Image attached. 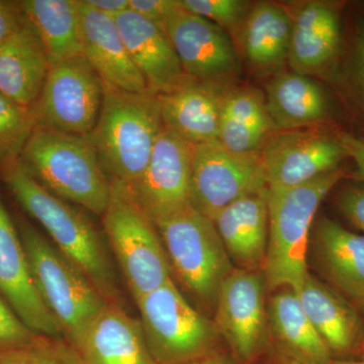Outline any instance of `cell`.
<instances>
[{"mask_svg":"<svg viewBox=\"0 0 364 364\" xmlns=\"http://www.w3.org/2000/svg\"><path fill=\"white\" fill-rule=\"evenodd\" d=\"M0 172L16 200L42 225L60 252L86 275L107 303L124 306L107 244L90 218L46 189L20 159L0 165Z\"/></svg>","mask_w":364,"mask_h":364,"instance_id":"obj_1","label":"cell"},{"mask_svg":"<svg viewBox=\"0 0 364 364\" xmlns=\"http://www.w3.org/2000/svg\"><path fill=\"white\" fill-rule=\"evenodd\" d=\"M163 128L157 95L104 83L102 109L88 136L111 181L131 186L147 166Z\"/></svg>","mask_w":364,"mask_h":364,"instance_id":"obj_2","label":"cell"},{"mask_svg":"<svg viewBox=\"0 0 364 364\" xmlns=\"http://www.w3.org/2000/svg\"><path fill=\"white\" fill-rule=\"evenodd\" d=\"M345 172L342 167L294 188H267L268 246L263 274L269 291L303 286L309 235L321 203Z\"/></svg>","mask_w":364,"mask_h":364,"instance_id":"obj_3","label":"cell"},{"mask_svg":"<svg viewBox=\"0 0 364 364\" xmlns=\"http://www.w3.org/2000/svg\"><path fill=\"white\" fill-rule=\"evenodd\" d=\"M20 160L53 195L100 217L104 215L112 181L88 135L36 128Z\"/></svg>","mask_w":364,"mask_h":364,"instance_id":"obj_4","label":"cell"},{"mask_svg":"<svg viewBox=\"0 0 364 364\" xmlns=\"http://www.w3.org/2000/svg\"><path fill=\"white\" fill-rule=\"evenodd\" d=\"M18 233L28 256L36 289L56 318L64 338L77 347L83 335L107 301L97 287L26 221Z\"/></svg>","mask_w":364,"mask_h":364,"instance_id":"obj_5","label":"cell"},{"mask_svg":"<svg viewBox=\"0 0 364 364\" xmlns=\"http://www.w3.org/2000/svg\"><path fill=\"white\" fill-rule=\"evenodd\" d=\"M102 218L107 244L135 301L171 279V267L156 225L126 184L112 181L109 202Z\"/></svg>","mask_w":364,"mask_h":364,"instance_id":"obj_6","label":"cell"},{"mask_svg":"<svg viewBox=\"0 0 364 364\" xmlns=\"http://www.w3.org/2000/svg\"><path fill=\"white\" fill-rule=\"evenodd\" d=\"M155 225L172 272L200 303L215 310L223 282L235 267L214 222L191 205Z\"/></svg>","mask_w":364,"mask_h":364,"instance_id":"obj_7","label":"cell"},{"mask_svg":"<svg viewBox=\"0 0 364 364\" xmlns=\"http://www.w3.org/2000/svg\"><path fill=\"white\" fill-rule=\"evenodd\" d=\"M146 341L159 364H193L220 353L214 322L196 311L173 280L136 299Z\"/></svg>","mask_w":364,"mask_h":364,"instance_id":"obj_8","label":"cell"},{"mask_svg":"<svg viewBox=\"0 0 364 364\" xmlns=\"http://www.w3.org/2000/svg\"><path fill=\"white\" fill-rule=\"evenodd\" d=\"M104 82L82 54L50 67L39 97L31 107L36 128L90 135L100 116Z\"/></svg>","mask_w":364,"mask_h":364,"instance_id":"obj_9","label":"cell"},{"mask_svg":"<svg viewBox=\"0 0 364 364\" xmlns=\"http://www.w3.org/2000/svg\"><path fill=\"white\" fill-rule=\"evenodd\" d=\"M267 188L261 152L238 154L219 140L193 146L191 205L212 221L232 203Z\"/></svg>","mask_w":364,"mask_h":364,"instance_id":"obj_10","label":"cell"},{"mask_svg":"<svg viewBox=\"0 0 364 364\" xmlns=\"http://www.w3.org/2000/svg\"><path fill=\"white\" fill-rule=\"evenodd\" d=\"M267 282L261 270L238 269L223 282L215 308V325L237 364H254L267 346Z\"/></svg>","mask_w":364,"mask_h":364,"instance_id":"obj_11","label":"cell"},{"mask_svg":"<svg viewBox=\"0 0 364 364\" xmlns=\"http://www.w3.org/2000/svg\"><path fill=\"white\" fill-rule=\"evenodd\" d=\"M193 145L163 128L143 173L128 186L153 222L191 207Z\"/></svg>","mask_w":364,"mask_h":364,"instance_id":"obj_12","label":"cell"},{"mask_svg":"<svg viewBox=\"0 0 364 364\" xmlns=\"http://www.w3.org/2000/svg\"><path fill=\"white\" fill-rule=\"evenodd\" d=\"M260 152L267 188L303 186L340 168L348 158L339 136L311 129L282 132Z\"/></svg>","mask_w":364,"mask_h":364,"instance_id":"obj_13","label":"cell"},{"mask_svg":"<svg viewBox=\"0 0 364 364\" xmlns=\"http://www.w3.org/2000/svg\"><path fill=\"white\" fill-rule=\"evenodd\" d=\"M164 30L189 77L227 85L238 75V52L221 26L179 6Z\"/></svg>","mask_w":364,"mask_h":364,"instance_id":"obj_14","label":"cell"},{"mask_svg":"<svg viewBox=\"0 0 364 364\" xmlns=\"http://www.w3.org/2000/svg\"><path fill=\"white\" fill-rule=\"evenodd\" d=\"M0 294L32 331L63 337L33 282L20 233L0 198Z\"/></svg>","mask_w":364,"mask_h":364,"instance_id":"obj_15","label":"cell"},{"mask_svg":"<svg viewBox=\"0 0 364 364\" xmlns=\"http://www.w3.org/2000/svg\"><path fill=\"white\" fill-rule=\"evenodd\" d=\"M227 85L186 76L173 90L157 95L163 126L191 144L219 140Z\"/></svg>","mask_w":364,"mask_h":364,"instance_id":"obj_16","label":"cell"},{"mask_svg":"<svg viewBox=\"0 0 364 364\" xmlns=\"http://www.w3.org/2000/svg\"><path fill=\"white\" fill-rule=\"evenodd\" d=\"M341 42L338 4L318 0L305 2L291 14L287 62L296 73H323L338 58Z\"/></svg>","mask_w":364,"mask_h":364,"instance_id":"obj_17","label":"cell"},{"mask_svg":"<svg viewBox=\"0 0 364 364\" xmlns=\"http://www.w3.org/2000/svg\"><path fill=\"white\" fill-rule=\"evenodd\" d=\"M296 293L333 358H355L363 350L364 326L358 306L311 274Z\"/></svg>","mask_w":364,"mask_h":364,"instance_id":"obj_18","label":"cell"},{"mask_svg":"<svg viewBox=\"0 0 364 364\" xmlns=\"http://www.w3.org/2000/svg\"><path fill=\"white\" fill-rule=\"evenodd\" d=\"M81 54L105 85L129 92L147 90L142 74L127 51L116 21L78 0Z\"/></svg>","mask_w":364,"mask_h":364,"instance_id":"obj_19","label":"cell"},{"mask_svg":"<svg viewBox=\"0 0 364 364\" xmlns=\"http://www.w3.org/2000/svg\"><path fill=\"white\" fill-rule=\"evenodd\" d=\"M114 21L148 90L161 95L173 90L188 76L162 26L131 9L119 14Z\"/></svg>","mask_w":364,"mask_h":364,"instance_id":"obj_20","label":"cell"},{"mask_svg":"<svg viewBox=\"0 0 364 364\" xmlns=\"http://www.w3.org/2000/svg\"><path fill=\"white\" fill-rule=\"evenodd\" d=\"M83 364H159L153 358L142 324L124 306L107 304L77 347Z\"/></svg>","mask_w":364,"mask_h":364,"instance_id":"obj_21","label":"cell"},{"mask_svg":"<svg viewBox=\"0 0 364 364\" xmlns=\"http://www.w3.org/2000/svg\"><path fill=\"white\" fill-rule=\"evenodd\" d=\"M267 188L240 198L215 215L214 224L232 264L262 272L268 246Z\"/></svg>","mask_w":364,"mask_h":364,"instance_id":"obj_22","label":"cell"},{"mask_svg":"<svg viewBox=\"0 0 364 364\" xmlns=\"http://www.w3.org/2000/svg\"><path fill=\"white\" fill-rule=\"evenodd\" d=\"M315 250L330 286L358 308L364 306V235L322 218L316 228Z\"/></svg>","mask_w":364,"mask_h":364,"instance_id":"obj_23","label":"cell"},{"mask_svg":"<svg viewBox=\"0 0 364 364\" xmlns=\"http://www.w3.org/2000/svg\"><path fill=\"white\" fill-rule=\"evenodd\" d=\"M267 321L277 353L284 358L298 364H330L334 360L293 289L275 291L268 301Z\"/></svg>","mask_w":364,"mask_h":364,"instance_id":"obj_24","label":"cell"},{"mask_svg":"<svg viewBox=\"0 0 364 364\" xmlns=\"http://www.w3.org/2000/svg\"><path fill=\"white\" fill-rule=\"evenodd\" d=\"M265 105L275 130L310 128L329 114L330 102L323 86L311 76L280 72L268 82Z\"/></svg>","mask_w":364,"mask_h":364,"instance_id":"obj_25","label":"cell"},{"mask_svg":"<svg viewBox=\"0 0 364 364\" xmlns=\"http://www.w3.org/2000/svg\"><path fill=\"white\" fill-rule=\"evenodd\" d=\"M50 67L39 37L26 21L0 45V93L31 109L39 97Z\"/></svg>","mask_w":364,"mask_h":364,"instance_id":"obj_26","label":"cell"},{"mask_svg":"<svg viewBox=\"0 0 364 364\" xmlns=\"http://www.w3.org/2000/svg\"><path fill=\"white\" fill-rule=\"evenodd\" d=\"M291 31V14L284 6L269 1L253 4L238 35L249 63L260 70L284 65Z\"/></svg>","mask_w":364,"mask_h":364,"instance_id":"obj_27","label":"cell"},{"mask_svg":"<svg viewBox=\"0 0 364 364\" xmlns=\"http://www.w3.org/2000/svg\"><path fill=\"white\" fill-rule=\"evenodd\" d=\"M274 130L260 92L252 88L229 91L219 131L225 148L238 154L260 152Z\"/></svg>","mask_w":364,"mask_h":364,"instance_id":"obj_28","label":"cell"},{"mask_svg":"<svg viewBox=\"0 0 364 364\" xmlns=\"http://www.w3.org/2000/svg\"><path fill=\"white\" fill-rule=\"evenodd\" d=\"M20 4L50 65L81 54L78 0H25Z\"/></svg>","mask_w":364,"mask_h":364,"instance_id":"obj_29","label":"cell"},{"mask_svg":"<svg viewBox=\"0 0 364 364\" xmlns=\"http://www.w3.org/2000/svg\"><path fill=\"white\" fill-rule=\"evenodd\" d=\"M36 127L32 109L0 93V165L20 159Z\"/></svg>","mask_w":364,"mask_h":364,"instance_id":"obj_30","label":"cell"},{"mask_svg":"<svg viewBox=\"0 0 364 364\" xmlns=\"http://www.w3.org/2000/svg\"><path fill=\"white\" fill-rule=\"evenodd\" d=\"M0 364H83L77 349L63 337L37 335L30 343L0 352Z\"/></svg>","mask_w":364,"mask_h":364,"instance_id":"obj_31","label":"cell"},{"mask_svg":"<svg viewBox=\"0 0 364 364\" xmlns=\"http://www.w3.org/2000/svg\"><path fill=\"white\" fill-rule=\"evenodd\" d=\"M179 4L237 36L253 6L246 0H179Z\"/></svg>","mask_w":364,"mask_h":364,"instance_id":"obj_32","label":"cell"},{"mask_svg":"<svg viewBox=\"0 0 364 364\" xmlns=\"http://www.w3.org/2000/svg\"><path fill=\"white\" fill-rule=\"evenodd\" d=\"M0 294V352L18 348L37 337Z\"/></svg>","mask_w":364,"mask_h":364,"instance_id":"obj_33","label":"cell"},{"mask_svg":"<svg viewBox=\"0 0 364 364\" xmlns=\"http://www.w3.org/2000/svg\"><path fill=\"white\" fill-rule=\"evenodd\" d=\"M336 203L347 219L364 232V188L345 186L337 195Z\"/></svg>","mask_w":364,"mask_h":364,"instance_id":"obj_34","label":"cell"},{"mask_svg":"<svg viewBox=\"0 0 364 364\" xmlns=\"http://www.w3.org/2000/svg\"><path fill=\"white\" fill-rule=\"evenodd\" d=\"M179 6V0H130L129 9L164 28L167 18Z\"/></svg>","mask_w":364,"mask_h":364,"instance_id":"obj_35","label":"cell"},{"mask_svg":"<svg viewBox=\"0 0 364 364\" xmlns=\"http://www.w3.org/2000/svg\"><path fill=\"white\" fill-rule=\"evenodd\" d=\"M26 23L20 4L0 1V45L21 30Z\"/></svg>","mask_w":364,"mask_h":364,"instance_id":"obj_36","label":"cell"},{"mask_svg":"<svg viewBox=\"0 0 364 364\" xmlns=\"http://www.w3.org/2000/svg\"><path fill=\"white\" fill-rule=\"evenodd\" d=\"M352 77L364 105V21H359L354 36Z\"/></svg>","mask_w":364,"mask_h":364,"instance_id":"obj_37","label":"cell"},{"mask_svg":"<svg viewBox=\"0 0 364 364\" xmlns=\"http://www.w3.org/2000/svg\"><path fill=\"white\" fill-rule=\"evenodd\" d=\"M340 141L343 144L348 158L355 165L353 176L358 181L364 182V136H355L353 134H342Z\"/></svg>","mask_w":364,"mask_h":364,"instance_id":"obj_38","label":"cell"},{"mask_svg":"<svg viewBox=\"0 0 364 364\" xmlns=\"http://www.w3.org/2000/svg\"><path fill=\"white\" fill-rule=\"evenodd\" d=\"M85 1L91 9L114 18L119 14L128 11L130 7V0H85Z\"/></svg>","mask_w":364,"mask_h":364,"instance_id":"obj_39","label":"cell"},{"mask_svg":"<svg viewBox=\"0 0 364 364\" xmlns=\"http://www.w3.org/2000/svg\"><path fill=\"white\" fill-rule=\"evenodd\" d=\"M193 364H237V363L220 352V353L214 354V355L200 359V360Z\"/></svg>","mask_w":364,"mask_h":364,"instance_id":"obj_40","label":"cell"},{"mask_svg":"<svg viewBox=\"0 0 364 364\" xmlns=\"http://www.w3.org/2000/svg\"><path fill=\"white\" fill-rule=\"evenodd\" d=\"M330 364H364V349L355 358L347 359H334Z\"/></svg>","mask_w":364,"mask_h":364,"instance_id":"obj_41","label":"cell"},{"mask_svg":"<svg viewBox=\"0 0 364 364\" xmlns=\"http://www.w3.org/2000/svg\"><path fill=\"white\" fill-rule=\"evenodd\" d=\"M275 355H277L275 356V364H298L294 363V361L289 360V359L284 358V356L280 355L279 353L275 354Z\"/></svg>","mask_w":364,"mask_h":364,"instance_id":"obj_42","label":"cell"},{"mask_svg":"<svg viewBox=\"0 0 364 364\" xmlns=\"http://www.w3.org/2000/svg\"><path fill=\"white\" fill-rule=\"evenodd\" d=\"M359 313H360L361 318H363V322L364 326V306H358Z\"/></svg>","mask_w":364,"mask_h":364,"instance_id":"obj_43","label":"cell"}]
</instances>
